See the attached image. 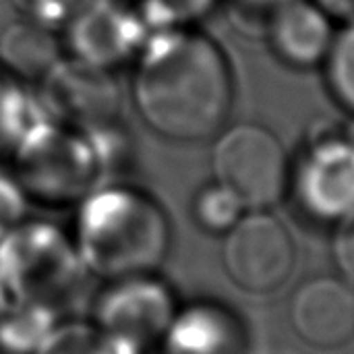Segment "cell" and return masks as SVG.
I'll use <instances>...</instances> for the list:
<instances>
[{"label":"cell","mask_w":354,"mask_h":354,"mask_svg":"<svg viewBox=\"0 0 354 354\" xmlns=\"http://www.w3.org/2000/svg\"><path fill=\"white\" fill-rule=\"evenodd\" d=\"M75 247L87 272L114 282L153 274L170 249V222L141 189L102 185L79 203Z\"/></svg>","instance_id":"obj_2"},{"label":"cell","mask_w":354,"mask_h":354,"mask_svg":"<svg viewBox=\"0 0 354 354\" xmlns=\"http://www.w3.org/2000/svg\"><path fill=\"white\" fill-rule=\"evenodd\" d=\"M35 354H147L100 332L93 324L62 322Z\"/></svg>","instance_id":"obj_17"},{"label":"cell","mask_w":354,"mask_h":354,"mask_svg":"<svg viewBox=\"0 0 354 354\" xmlns=\"http://www.w3.org/2000/svg\"><path fill=\"white\" fill-rule=\"evenodd\" d=\"M212 168L216 183L230 189L245 209H266L278 203L290 180L288 156L280 139L266 127L241 122L214 143Z\"/></svg>","instance_id":"obj_5"},{"label":"cell","mask_w":354,"mask_h":354,"mask_svg":"<svg viewBox=\"0 0 354 354\" xmlns=\"http://www.w3.org/2000/svg\"><path fill=\"white\" fill-rule=\"evenodd\" d=\"M276 56L295 68L324 64L334 44L332 17L313 0H288L266 23Z\"/></svg>","instance_id":"obj_12"},{"label":"cell","mask_w":354,"mask_h":354,"mask_svg":"<svg viewBox=\"0 0 354 354\" xmlns=\"http://www.w3.org/2000/svg\"><path fill=\"white\" fill-rule=\"evenodd\" d=\"M141 10L124 0H87L62 29L68 58L104 71L133 62L149 35Z\"/></svg>","instance_id":"obj_7"},{"label":"cell","mask_w":354,"mask_h":354,"mask_svg":"<svg viewBox=\"0 0 354 354\" xmlns=\"http://www.w3.org/2000/svg\"><path fill=\"white\" fill-rule=\"evenodd\" d=\"M6 303H8V297H6L4 286H2V282H0V313H2V309L6 307Z\"/></svg>","instance_id":"obj_26"},{"label":"cell","mask_w":354,"mask_h":354,"mask_svg":"<svg viewBox=\"0 0 354 354\" xmlns=\"http://www.w3.org/2000/svg\"><path fill=\"white\" fill-rule=\"evenodd\" d=\"M301 209L317 222L354 212V135L326 129L311 137L295 176Z\"/></svg>","instance_id":"obj_9"},{"label":"cell","mask_w":354,"mask_h":354,"mask_svg":"<svg viewBox=\"0 0 354 354\" xmlns=\"http://www.w3.org/2000/svg\"><path fill=\"white\" fill-rule=\"evenodd\" d=\"M64 56L56 31L17 19L0 31V66L23 83H39Z\"/></svg>","instance_id":"obj_14"},{"label":"cell","mask_w":354,"mask_h":354,"mask_svg":"<svg viewBox=\"0 0 354 354\" xmlns=\"http://www.w3.org/2000/svg\"><path fill=\"white\" fill-rule=\"evenodd\" d=\"M297 249L282 222L263 209H251L224 234L222 266L243 290L268 295L292 274Z\"/></svg>","instance_id":"obj_6"},{"label":"cell","mask_w":354,"mask_h":354,"mask_svg":"<svg viewBox=\"0 0 354 354\" xmlns=\"http://www.w3.org/2000/svg\"><path fill=\"white\" fill-rule=\"evenodd\" d=\"M89 276L75 243L54 224L23 220L0 239V282L8 301L68 322L87 303Z\"/></svg>","instance_id":"obj_3"},{"label":"cell","mask_w":354,"mask_h":354,"mask_svg":"<svg viewBox=\"0 0 354 354\" xmlns=\"http://www.w3.org/2000/svg\"><path fill=\"white\" fill-rule=\"evenodd\" d=\"M288 319L295 334L313 348L344 346L354 338V286L332 276L303 282L290 299Z\"/></svg>","instance_id":"obj_11"},{"label":"cell","mask_w":354,"mask_h":354,"mask_svg":"<svg viewBox=\"0 0 354 354\" xmlns=\"http://www.w3.org/2000/svg\"><path fill=\"white\" fill-rule=\"evenodd\" d=\"M37 95L46 114L71 129L93 131L118 122L120 91L112 71L93 68L68 56H62L39 81Z\"/></svg>","instance_id":"obj_10"},{"label":"cell","mask_w":354,"mask_h":354,"mask_svg":"<svg viewBox=\"0 0 354 354\" xmlns=\"http://www.w3.org/2000/svg\"><path fill=\"white\" fill-rule=\"evenodd\" d=\"M27 197L17 183L12 170H0V239L23 222L27 212Z\"/></svg>","instance_id":"obj_22"},{"label":"cell","mask_w":354,"mask_h":354,"mask_svg":"<svg viewBox=\"0 0 354 354\" xmlns=\"http://www.w3.org/2000/svg\"><path fill=\"white\" fill-rule=\"evenodd\" d=\"M10 156L25 197L46 207L81 203L110 178L91 135L52 118L29 129Z\"/></svg>","instance_id":"obj_4"},{"label":"cell","mask_w":354,"mask_h":354,"mask_svg":"<svg viewBox=\"0 0 354 354\" xmlns=\"http://www.w3.org/2000/svg\"><path fill=\"white\" fill-rule=\"evenodd\" d=\"M131 97L143 122L172 141L220 133L232 106V75L220 46L193 27L151 29L133 60Z\"/></svg>","instance_id":"obj_1"},{"label":"cell","mask_w":354,"mask_h":354,"mask_svg":"<svg viewBox=\"0 0 354 354\" xmlns=\"http://www.w3.org/2000/svg\"><path fill=\"white\" fill-rule=\"evenodd\" d=\"M220 0H139L141 10L149 29L168 27H193L199 19L209 15Z\"/></svg>","instance_id":"obj_20"},{"label":"cell","mask_w":354,"mask_h":354,"mask_svg":"<svg viewBox=\"0 0 354 354\" xmlns=\"http://www.w3.org/2000/svg\"><path fill=\"white\" fill-rule=\"evenodd\" d=\"M243 201L220 183L203 187L193 201V216L197 224L214 234H226L243 218Z\"/></svg>","instance_id":"obj_19"},{"label":"cell","mask_w":354,"mask_h":354,"mask_svg":"<svg viewBox=\"0 0 354 354\" xmlns=\"http://www.w3.org/2000/svg\"><path fill=\"white\" fill-rule=\"evenodd\" d=\"M60 324L62 319L44 307L8 301L0 313V353L35 354Z\"/></svg>","instance_id":"obj_16"},{"label":"cell","mask_w":354,"mask_h":354,"mask_svg":"<svg viewBox=\"0 0 354 354\" xmlns=\"http://www.w3.org/2000/svg\"><path fill=\"white\" fill-rule=\"evenodd\" d=\"M332 255L342 278L354 286V212L336 222Z\"/></svg>","instance_id":"obj_23"},{"label":"cell","mask_w":354,"mask_h":354,"mask_svg":"<svg viewBox=\"0 0 354 354\" xmlns=\"http://www.w3.org/2000/svg\"><path fill=\"white\" fill-rule=\"evenodd\" d=\"M174 315V297L153 274L110 282L93 305V326L100 332L143 353L162 344Z\"/></svg>","instance_id":"obj_8"},{"label":"cell","mask_w":354,"mask_h":354,"mask_svg":"<svg viewBox=\"0 0 354 354\" xmlns=\"http://www.w3.org/2000/svg\"><path fill=\"white\" fill-rule=\"evenodd\" d=\"M324 64L332 95L354 116V19L336 33Z\"/></svg>","instance_id":"obj_18"},{"label":"cell","mask_w":354,"mask_h":354,"mask_svg":"<svg viewBox=\"0 0 354 354\" xmlns=\"http://www.w3.org/2000/svg\"><path fill=\"white\" fill-rule=\"evenodd\" d=\"M85 2L87 0H10L23 19L52 31H62Z\"/></svg>","instance_id":"obj_21"},{"label":"cell","mask_w":354,"mask_h":354,"mask_svg":"<svg viewBox=\"0 0 354 354\" xmlns=\"http://www.w3.org/2000/svg\"><path fill=\"white\" fill-rule=\"evenodd\" d=\"M319 4L332 19H344L353 21L354 19V0H313Z\"/></svg>","instance_id":"obj_25"},{"label":"cell","mask_w":354,"mask_h":354,"mask_svg":"<svg viewBox=\"0 0 354 354\" xmlns=\"http://www.w3.org/2000/svg\"><path fill=\"white\" fill-rule=\"evenodd\" d=\"M288 0H234V6L239 8V12L245 17H259L263 21V27L268 23V19Z\"/></svg>","instance_id":"obj_24"},{"label":"cell","mask_w":354,"mask_h":354,"mask_svg":"<svg viewBox=\"0 0 354 354\" xmlns=\"http://www.w3.org/2000/svg\"><path fill=\"white\" fill-rule=\"evenodd\" d=\"M239 328L230 313L218 305H193L176 311L162 346L166 354H234Z\"/></svg>","instance_id":"obj_13"},{"label":"cell","mask_w":354,"mask_h":354,"mask_svg":"<svg viewBox=\"0 0 354 354\" xmlns=\"http://www.w3.org/2000/svg\"><path fill=\"white\" fill-rule=\"evenodd\" d=\"M50 118L39 102L37 91L8 75L0 66V156L12 153L19 141L39 120Z\"/></svg>","instance_id":"obj_15"}]
</instances>
